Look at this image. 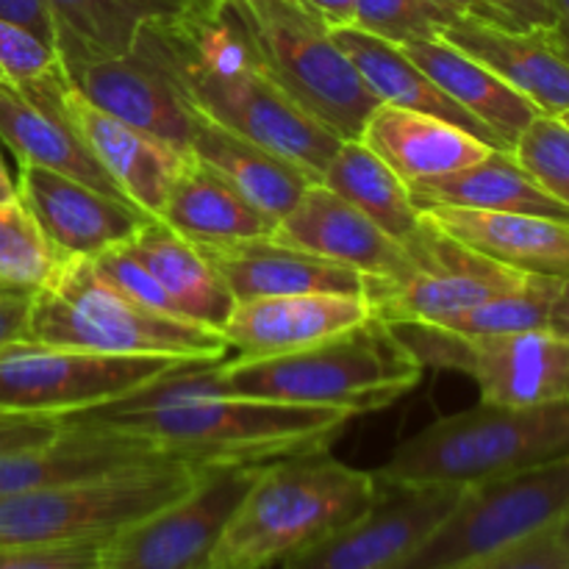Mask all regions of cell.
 <instances>
[{
    "label": "cell",
    "instance_id": "6da1fadb",
    "mask_svg": "<svg viewBox=\"0 0 569 569\" xmlns=\"http://www.w3.org/2000/svg\"><path fill=\"white\" fill-rule=\"evenodd\" d=\"M206 367L211 365L183 367L114 403L72 417L111 426L198 465H264L328 450L353 417L342 409L226 395L211 387Z\"/></svg>",
    "mask_w": 569,
    "mask_h": 569
},
{
    "label": "cell",
    "instance_id": "7a4b0ae2",
    "mask_svg": "<svg viewBox=\"0 0 569 569\" xmlns=\"http://www.w3.org/2000/svg\"><path fill=\"white\" fill-rule=\"evenodd\" d=\"M378 489L376 472L356 470L326 450L267 461L228 520L209 565H283L359 520L376 503Z\"/></svg>",
    "mask_w": 569,
    "mask_h": 569
},
{
    "label": "cell",
    "instance_id": "3957f363",
    "mask_svg": "<svg viewBox=\"0 0 569 569\" xmlns=\"http://www.w3.org/2000/svg\"><path fill=\"white\" fill-rule=\"evenodd\" d=\"M214 389L239 398L322 406L365 415L392 406L422 381V365L376 315L350 331L276 356H239L206 367Z\"/></svg>",
    "mask_w": 569,
    "mask_h": 569
},
{
    "label": "cell",
    "instance_id": "277c9868",
    "mask_svg": "<svg viewBox=\"0 0 569 569\" xmlns=\"http://www.w3.org/2000/svg\"><path fill=\"white\" fill-rule=\"evenodd\" d=\"M569 456V400L506 409L481 403L406 439L376 478L400 487H470Z\"/></svg>",
    "mask_w": 569,
    "mask_h": 569
},
{
    "label": "cell",
    "instance_id": "5b68a950",
    "mask_svg": "<svg viewBox=\"0 0 569 569\" xmlns=\"http://www.w3.org/2000/svg\"><path fill=\"white\" fill-rule=\"evenodd\" d=\"M26 339L111 356H178L217 365L228 342L217 328L142 309L94 272L89 259H59L31 292Z\"/></svg>",
    "mask_w": 569,
    "mask_h": 569
},
{
    "label": "cell",
    "instance_id": "8992f818",
    "mask_svg": "<svg viewBox=\"0 0 569 569\" xmlns=\"http://www.w3.org/2000/svg\"><path fill=\"white\" fill-rule=\"evenodd\" d=\"M206 467L170 459L0 498V550L106 542L183 498Z\"/></svg>",
    "mask_w": 569,
    "mask_h": 569
},
{
    "label": "cell",
    "instance_id": "52a82bcc",
    "mask_svg": "<svg viewBox=\"0 0 569 569\" xmlns=\"http://www.w3.org/2000/svg\"><path fill=\"white\" fill-rule=\"evenodd\" d=\"M261 70L339 139H361L378 98L300 0H226Z\"/></svg>",
    "mask_w": 569,
    "mask_h": 569
},
{
    "label": "cell",
    "instance_id": "ba28073f",
    "mask_svg": "<svg viewBox=\"0 0 569 569\" xmlns=\"http://www.w3.org/2000/svg\"><path fill=\"white\" fill-rule=\"evenodd\" d=\"M133 50L178 89L189 109L292 161L311 181L320 183L342 139L278 89L259 61L231 76H217L170 56L144 31Z\"/></svg>",
    "mask_w": 569,
    "mask_h": 569
},
{
    "label": "cell",
    "instance_id": "9c48e42d",
    "mask_svg": "<svg viewBox=\"0 0 569 569\" xmlns=\"http://www.w3.org/2000/svg\"><path fill=\"white\" fill-rule=\"evenodd\" d=\"M569 515V456L470 483L450 515L392 569H456L500 553Z\"/></svg>",
    "mask_w": 569,
    "mask_h": 569
},
{
    "label": "cell",
    "instance_id": "30bf717a",
    "mask_svg": "<svg viewBox=\"0 0 569 569\" xmlns=\"http://www.w3.org/2000/svg\"><path fill=\"white\" fill-rule=\"evenodd\" d=\"M206 361L111 356L14 339L0 345V415L64 417L114 403L170 372Z\"/></svg>",
    "mask_w": 569,
    "mask_h": 569
},
{
    "label": "cell",
    "instance_id": "8fae6325",
    "mask_svg": "<svg viewBox=\"0 0 569 569\" xmlns=\"http://www.w3.org/2000/svg\"><path fill=\"white\" fill-rule=\"evenodd\" d=\"M415 270L403 278H367L365 298L378 320L437 322L526 287L528 272L456 242L422 217V226L403 244Z\"/></svg>",
    "mask_w": 569,
    "mask_h": 569
},
{
    "label": "cell",
    "instance_id": "7c38bea8",
    "mask_svg": "<svg viewBox=\"0 0 569 569\" xmlns=\"http://www.w3.org/2000/svg\"><path fill=\"white\" fill-rule=\"evenodd\" d=\"M259 470L261 465L253 461L206 467L183 498L106 539L100 569L206 567Z\"/></svg>",
    "mask_w": 569,
    "mask_h": 569
},
{
    "label": "cell",
    "instance_id": "4fadbf2b",
    "mask_svg": "<svg viewBox=\"0 0 569 569\" xmlns=\"http://www.w3.org/2000/svg\"><path fill=\"white\" fill-rule=\"evenodd\" d=\"M53 48L64 81L89 103L176 153L192 156V111L144 56L137 50L128 56L106 53L61 26H56Z\"/></svg>",
    "mask_w": 569,
    "mask_h": 569
},
{
    "label": "cell",
    "instance_id": "5bb4252c",
    "mask_svg": "<svg viewBox=\"0 0 569 569\" xmlns=\"http://www.w3.org/2000/svg\"><path fill=\"white\" fill-rule=\"evenodd\" d=\"M381 483V481H378ZM467 487H400L381 483L378 498L359 520L326 542L283 561L287 569H392L445 517Z\"/></svg>",
    "mask_w": 569,
    "mask_h": 569
},
{
    "label": "cell",
    "instance_id": "9a60e30c",
    "mask_svg": "<svg viewBox=\"0 0 569 569\" xmlns=\"http://www.w3.org/2000/svg\"><path fill=\"white\" fill-rule=\"evenodd\" d=\"M17 198L37 217L59 259H94L131 242L150 220L128 200L33 164H20Z\"/></svg>",
    "mask_w": 569,
    "mask_h": 569
},
{
    "label": "cell",
    "instance_id": "2e32d148",
    "mask_svg": "<svg viewBox=\"0 0 569 569\" xmlns=\"http://www.w3.org/2000/svg\"><path fill=\"white\" fill-rule=\"evenodd\" d=\"M183 459L111 426L64 417L50 442L0 456V498ZM189 461V459H187Z\"/></svg>",
    "mask_w": 569,
    "mask_h": 569
},
{
    "label": "cell",
    "instance_id": "e0dca14e",
    "mask_svg": "<svg viewBox=\"0 0 569 569\" xmlns=\"http://www.w3.org/2000/svg\"><path fill=\"white\" fill-rule=\"evenodd\" d=\"M272 239L365 278H403L415 270L409 250L398 239L383 233L326 183H311L300 194L295 209L276 222Z\"/></svg>",
    "mask_w": 569,
    "mask_h": 569
},
{
    "label": "cell",
    "instance_id": "ac0fdd59",
    "mask_svg": "<svg viewBox=\"0 0 569 569\" xmlns=\"http://www.w3.org/2000/svg\"><path fill=\"white\" fill-rule=\"evenodd\" d=\"M461 376L478 383L481 403L506 409L565 403L569 400V337L533 331L467 337Z\"/></svg>",
    "mask_w": 569,
    "mask_h": 569
},
{
    "label": "cell",
    "instance_id": "d6986e66",
    "mask_svg": "<svg viewBox=\"0 0 569 569\" xmlns=\"http://www.w3.org/2000/svg\"><path fill=\"white\" fill-rule=\"evenodd\" d=\"M59 111L76 128L98 164L109 172L111 181L120 187V192L144 214L161 217L167 189L189 156L176 153L159 139L100 111L67 81H61L59 89Z\"/></svg>",
    "mask_w": 569,
    "mask_h": 569
},
{
    "label": "cell",
    "instance_id": "ffe728a7",
    "mask_svg": "<svg viewBox=\"0 0 569 569\" xmlns=\"http://www.w3.org/2000/svg\"><path fill=\"white\" fill-rule=\"evenodd\" d=\"M370 317L365 295H278L237 303L220 331L239 356H276L337 337Z\"/></svg>",
    "mask_w": 569,
    "mask_h": 569
},
{
    "label": "cell",
    "instance_id": "44dd1931",
    "mask_svg": "<svg viewBox=\"0 0 569 569\" xmlns=\"http://www.w3.org/2000/svg\"><path fill=\"white\" fill-rule=\"evenodd\" d=\"M237 303L278 295H365L367 278L342 264L303 253L272 237L194 244Z\"/></svg>",
    "mask_w": 569,
    "mask_h": 569
},
{
    "label": "cell",
    "instance_id": "7402d4cb",
    "mask_svg": "<svg viewBox=\"0 0 569 569\" xmlns=\"http://www.w3.org/2000/svg\"><path fill=\"white\" fill-rule=\"evenodd\" d=\"M442 39L503 78L531 100L539 114L569 111V61L561 59L545 33L511 31L476 14H461L442 31Z\"/></svg>",
    "mask_w": 569,
    "mask_h": 569
},
{
    "label": "cell",
    "instance_id": "603a6c76",
    "mask_svg": "<svg viewBox=\"0 0 569 569\" xmlns=\"http://www.w3.org/2000/svg\"><path fill=\"white\" fill-rule=\"evenodd\" d=\"M422 217L487 259L528 276L569 278V226L509 211L422 206Z\"/></svg>",
    "mask_w": 569,
    "mask_h": 569
},
{
    "label": "cell",
    "instance_id": "cb8c5ba5",
    "mask_svg": "<svg viewBox=\"0 0 569 569\" xmlns=\"http://www.w3.org/2000/svg\"><path fill=\"white\" fill-rule=\"evenodd\" d=\"M361 142L406 183L433 181L467 170L492 153V144L437 117L378 103Z\"/></svg>",
    "mask_w": 569,
    "mask_h": 569
},
{
    "label": "cell",
    "instance_id": "d4e9b609",
    "mask_svg": "<svg viewBox=\"0 0 569 569\" xmlns=\"http://www.w3.org/2000/svg\"><path fill=\"white\" fill-rule=\"evenodd\" d=\"M406 59L420 67L442 92L465 106L476 120H481L498 137L503 150H515L520 133L539 117V109L489 67L467 56L448 39H422L400 44Z\"/></svg>",
    "mask_w": 569,
    "mask_h": 569
},
{
    "label": "cell",
    "instance_id": "484cf974",
    "mask_svg": "<svg viewBox=\"0 0 569 569\" xmlns=\"http://www.w3.org/2000/svg\"><path fill=\"white\" fill-rule=\"evenodd\" d=\"M159 220L192 244L242 242L272 237L276 231V220L256 209L228 178L194 156L178 167Z\"/></svg>",
    "mask_w": 569,
    "mask_h": 569
},
{
    "label": "cell",
    "instance_id": "4316f807",
    "mask_svg": "<svg viewBox=\"0 0 569 569\" xmlns=\"http://www.w3.org/2000/svg\"><path fill=\"white\" fill-rule=\"evenodd\" d=\"M0 139L9 144L20 164L44 167V170L100 189L111 198L128 200L111 181L109 172L89 153L76 128L64 120L59 111V94L53 100L37 103L11 83H0Z\"/></svg>",
    "mask_w": 569,
    "mask_h": 569
},
{
    "label": "cell",
    "instance_id": "83f0119b",
    "mask_svg": "<svg viewBox=\"0 0 569 569\" xmlns=\"http://www.w3.org/2000/svg\"><path fill=\"white\" fill-rule=\"evenodd\" d=\"M331 33L339 48H342V53L353 61L367 89L376 94L378 103L437 117V120L450 122V126L461 128V131L476 133L478 139L492 144L495 150H503L498 137L481 120H476L465 106H459L448 92H442L420 67L411 64L398 44L372 37V33L361 31L356 26L331 28Z\"/></svg>",
    "mask_w": 569,
    "mask_h": 569
},
{
    "label": "cell",
    "instance_id": "f1b7e54d",
    "mask_svg": "<svg viewBox=\"0 0 569 569\" xmlns=\"http://www.w3.org/2000/svg\"><path fill=\"white\" fill-rule=\"evenodd\" d=\"M192 111V142H189V150H192L194 159H200L211 170L220 172L222 178H228L270 220L278 222L281 217H287L300 200V194L311 183H317L292 161L281 159L272 150H264L261 144L228 131V128L209 120L200 111Z\"/></svg>",
    "mask_w": 569,
    "mask_h": 569
},
{
    "label": "cell",
    "instance_id": "f546056e",
    "mask_svg": "<svg viewBox=\"0 0 569 569\" xmlns=\"http://www.w3.org/2000/svg\"><path fill=\"white\" fill-rule=\"evenodd\" d=\"M411 198L420 206H456V209L509 211L559 220L569 226V209L545 192L520 167L515 153L492 150L487 159L453 176L415 183Z\"/></svg>",
    "mask_w": 569,
    "mask_h": 569
},
{
    "label": "cell",
    "instance_id": "4dcf8cb0",
    "mask_svg": "<svg viewBox=\"0 0 569 569\" xmlns=\"http://www.w3.org/2000/svg\"><path fill=\"white\" fill-rule=\"evenodd\" d=\"M128 248L153 272L183 320L200 322V326L217 328V331L226 326L237 300L211 270L209 261L200 256V250L178 237L164 220L150 217L139 228L137 237L128 242Z\"/></svg>",
    "mask_w": 569,
    "mask_h": 569
},
{
    "label": "cell",
    "instance_id": "1f68e13d",
    "mask_svg": "<svg viewBox=\"0 0 569 569\" xmlns=\"http://www.w3.org/2000/svg\"><path fill=\"white\" fill-rule=\"evenodd\" d=\"M320 183L356 206L400 244L409 242L422 226V211L411 198V189L361 139H345L339 144Z\"/></svg>",
    "mask_w": 569,
    "mask_h": 569
},
{
    "label": "cell",
    "instance_id": "d6a6232c",
    "mask_svg": "<svg viewBox=\"0 0 569 569\" xmlns=\"http://www.w3.org/2000/svg\"><path fill=\"white\" fill-rule=\"evenodd\" d=\"M56 26L78 33L106 53L128 56L139 33L159 22L181 20L203 9L194 0H48Z\"/></svg>",
    "mask_w": 569,
    "mask_h": 569
},
{
    "label": "cell",
    "instance_id": "836d02e7",
    "mask_svg": "<svg viewBox=\"0 0 569 569\" xmlns=\"http://www.w3.org/2000/svg\"><path fill=\"white\" fill-rule=\"evenodd\" d=\"M561 287H565V278L528 276L526 287L517 292L500 295L487 303L445 317V320H437V326L465 333V337H495V333L548 328Z\"/></svg>",
    "mask_w": 569,
    "mask_h": 569
},
{
    "label": "cell",
    "instance_id": "e575fe53",
    "mask_svg": "<svg viewBox=\"0 0 569 569\" xmlns=\"http://www.w3.org/2000/svg\"><path fill=\"white\" fill-rule=\"evenodd\" d=\"M53 244L20 198L0 203V289L37 292L56 270Z\"/></svg>",
    "mask_w": 569,
    "mask_h": 569
},
{
    "label": "cell",
    "instance_id": "d590c367",
    "mask_svg": "<svg viewBox=\"0 0 569 569\" xmlns=\"http://www.w3.org/2000/svg\"><path fill=\"white\" fill-rule=\"evenodd\" d=\"M461 14L465 11L442 0H356L353 26L400 48L442 37L445 28Z\"/></svg>",
    "mask_w": 569,
    "mask_h": 569
},
{
    "label": "cell",
    "instance_id": "8d00e7d4",
    "mask_svg": "<svg viewBox=\"0 0 569 569\" xmlns=\"http://www.w3.org/2000/svg\"><path fill=\"white\" fill-rule=\"evenodd\" d=\"M511 153L545 192L569 209V128L559 117L539 114Z\"/></svg>",
    "mask_w": 569,
    "mask_h": 569
},
{
    "label": "cell",
    "instance_id": "74e56055",
    "mask_svg": "<svg viewBox=\"0 0 569 569\" xmlns=\"http://www.w3.org/2000/svg\"><path fill=\"white\" fill-rule=\"evenodd\" d=\"M61 72L53 44L39 39L28 28L0 20V76L6 83L26 92Z\"/></svg>",
    "mask_w": 569,
    "mask_h": 569
},
{
    "label": "cell",
    "instance_id": "f35d334b",
    "mask_svg": "<svg viewBox=\"0 0 569 569\" xmlns=\"http://www.w3.org/2000/svg\"><path fill=\"white\" fill-rule=\"evenodd\" d=\"M89 261H92L94 272H98L103 281H109L117 292H122L128 300L142 306V309L156 311V315L164 317H181L176 303L170 300V295L164 292V287H161V283L156 281L153 272L133 256V250L128 248V244L106 250V253L94 256V259Z\"/></svg>",
    "mask_w": 569,
    "mask_h": 569
},
{
    "label": "cell",
    "instance_id": "ab89813d",
    "mask_svg": "<svg viewBox=\"0 0 569 569\" xmlns=\"http://www.w3.org/2000/svg\"><path fill=\"white\" fill-rule=\"evenodd\" d=\"M456 569H569V515L500 553Z\"/></svg>",
    "mask_w": 569,
    "mask_h": 569
},
{
    "label": "cell",
    "instance_id": "60d3db41",
    "mask_svg": "<svg viewBox=\"0 0 569 569\" xmlns=\"http://www.w3.org/2000/svg\"><path fill=\"white\" fill-rule=\"evenodd\" d=\"M103 542L0 550V569H100Z\"/></svg>",
    "mask_w": 569,
    "mask_h": 569
},
{
    "label": "cell",
    "instance_id": "b9f144b4",
    "mask_svg": "<svg viewBox=\"0 0 569 569\" xmlns=\"http://www.w3.org/2000/svg\"><path fill=\"white\" fill-rule=\"evenodd\" d=\"M481 17L511 31L548 33L553 28L550 0H478Z\"/></svg>",
    "mask_w": 569,
    "mask_h": 569
},
{
    "label": "cell",
    "instance_id": "7bdbcfd3",
    "mask_svg": "<svg viewBox=\"0 0 569 569\" xmlns=\"http://www.w3.org/2000/svg\"><path fill=\"white\" fill-rule=\"evenodd\" d=\"M61 426L64 420L59 417L0 415V456L50 442L61 431Z\"/></svg>",
    "mask_w": 569,
    "mask_h": 569
},
{
    "label": "cell",
    "instance_id": "ee69618b",
    "mask_svg": "<svg viewBox=\"0 0 569 569\" xmlns=\"http://www.w3.org/2000/svg\"><path fill=\"white\" fill-rule=\"evenodd\" d=\"M0 20L28 28L48 44H56V17L48 0H0Z\"/></svg>",
    "mask_w": 569,
    "mask_h": 569
},
{
    "label": "cell",
    "instance_id": "f6af8a7d",
    "mask_svg": "<svg viewBox=\"0 0 569 569\" xmlns=\"http://www.w3.org/2000/svg\"><path fill=\"white\" fill-rule=\"evenodd\" d=\"M31 295L28 292H9L0 298V345L14 342V339H26V317Z\"/></svg>",
    "mask_w": 569,
    "mask_h": 569
},
{
    "label": "cell",
    "instance_id": "bcb514c9",
    "mask_svg": "<svg viewBox=\"0 0 569 569\" xmlns=\"http://www.w3.org/2000/svg\"><path fill=\"white\" fill-rule=\"evenodd\" d=\"M300 3L315 11L328 28L353 26L356 0H300Z\"/></svg>",
    "mask_w": 569,
    "mask_h": 569
},
{
    "label": "cell",
    "instance_id": "7dc6e473",
    "mask_svg": "<svg viewBox=\"0 0 569 569\" xmlns=\"http://www.w3.org/2000/svg\"><path fill=\"white\" fill-rule=\"evenodd\" d=\"M553 6V28L545 33L556 53L569 61V0H550Z\"/></svg>",
    "mask_w": 569,
    "mask_h": 569
},
{
    "label": "cell",
    "instance_id": "c3c4849f",
    "mask_svg": "<svg viewBox=\"0 0 569 569\" xmlns=\"http://www.w3.org/2000/svg\"><path fill=\"white\" fill-rule=\"evenodd\" d=\"M550 331L569 337V278H565V287H561L559 300H556L553 311H550Z\"/></svg>",
    "mask_w": 569,
    "mask_h": 569
},
{
    "label": "cell",
    "instance_id": "681fc988",
    "mask_svg": "<svg viewBox=\"0 0 569 569\" xmlns=\"http://www.w3.org/2000/svg\"><path fill=\"white\" fill-rule=\"evenodd\" d=\"M17 198V183L11 181L9 170H6L3 159H0V203H6V200H14Z\"/></svg>",
    "mask_w": 569,
    "mask_h": 569
},
{
    "label": "cell",
    "instance_id": "f907efd6",
    "mask_svg": "<svg viewBox=\"0 0 569 569\" xmlns=\"http://www.w3.org/2000/svg\"><path fill=\"white\" fill-rule=\"evenodd\" d=\"M442 3L453 6V9L465 11V14H476V17H481V6H478V0H442Z\"/></svg>",
    "mask_w": 569,
    "mask_h": 569
},
{
    "label": "cell",
    "instance_id": "816d5d0a",
    "mask_svg": "<svg viewBox=\"0 0 569 569\" xmlns=\"http://www.w3.org/2000/svg\"><path fill=\"white\" fill-rule=\"evenodd\" d=\"M559 120H561V122H565V126L569 128V111H565V114H561V117H559Z\"/></svg>",
    "mask_w": 569,
    "mask_h": 569
},
{
    "label": "cell",
    "instance_id": "f5cc1de1",
    "mask_svg": "<svg viewBox=\"0 0 569 569\" xmlns=\"http://www.w3.org/2000/svg\"><path fill=\"white\" fill-rule=\"evenodd\" d=\"M200 569H226V567H214V565H206V567H200Z\"/></svg>",
    "mask_w": 569,
    "mask_h": 569
},
{
    "label": "cell",
    "instance_id": "db71d44e",
    "mask_svg": "<svg viewBox=\"0 0 569 569\" xmlns=\"http://www.w3.org/2000/svg\"><path fill=\"white\" fill-rule=\"evenodd\" d=\"M3 295H6V289H0V298H3Z\"/></svg>",
    "mask_w": 569,
    "mask_h": 569
},
{
    "label": "cell",
    "instance_id": "11a10c76",
    "mask_svg": "<svg viewBox=\"0 0 569 569\" xmlns=\"http://www.w3.org/2000/svg\"><path fill=\"white\" fill-rule=\"evenodd\" d=\"M0 83H6V78H3V76H0Z\"/></svg>",
    "mask_w": 569,
    "mask_h": 569
},
{
    "label": "cell",
    "instance_id": "9f6ffc18",
    "mask_svg": "<svg viewBox=\"0 0 569 569\" xmlns=\"http://www.w3.org/2000/svg\"><path fill=\"white\" fill-rule=\"evenodd\" d=\"M283 569H287V567H283Z\"/></svg>",
    "mask_w": 569,
    "mask_h": 569
}]
</instances>
